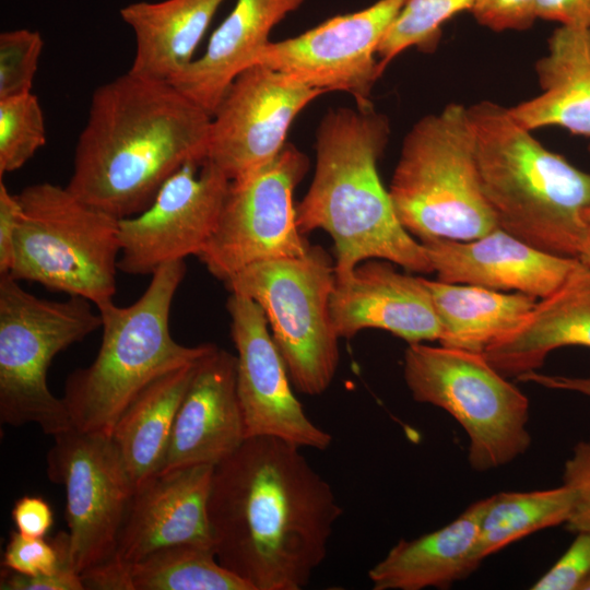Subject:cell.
Segmentation results:
<instances>
[{"label":"cell","instance_id":"cell-37","mask_svg":"<svg viewBox=\"0 0 590 590\" xmlns=\"http://www.w3.org/2000/svg\"><path fill=\"white\" fill-rule=\"evenodd\" d=\"M1 590H85L80 575L72 568L52 574L23 575L2 567Z\"/></svg>","mask_w":590,"mask_h":590},{"label":"cell","instance_id":"cell-5","mask_svg":"<svg viewBox=\"0 0 590 590\" xmlns=\"http://www.w3.org/2000/svg\"><path fill=\"white\" fill-rule=\"evenodd\" d=\"M187 272L185 260L157 269L131 305L97 307L102 342L94 361L66 379L62 400L72 426L111 436L130 402L158 377L193 364L215 344L187 346L170 334L172 304Z\"/></svg>","mask_w":590,"mask_h":590},{"label":"cell","instance_id":"cell-4","mask_svg":"<svg viewBox=\"0 0 590 590\" xmlns=\"http://www.w3.org/2000/svg\"><path fill=\"white\" fill-rule=\"evenodd\" d=\"M483 194L498 227L548 253L578 258L590 206V173L547 150L508 108H468Z\"/></svg>","mask_w":590,"mask_h":590},{"label":"cell","instance_id":"cell-42","mask_svg":"<svg viewBox=\"0 0 590 590\" xmlns=\"http://www.w3.org/2000/svg\"><path fill=\"white\" fill-rule=\"evenodd\" d=\"M517 379L524 382H534L548 389L578 392L590 398V376L569 377L562 375H545L533 370L517 376Z\"/></svg>","mask_w":590,"mask_h":590},{"label":"cell","instance_id":"cell-32","mask_svg":"<svg viewBox=\"0 0 590 590\" xmlns=\"http://www.w3.org/2000/svg\"><path fill=\"white\" fill-rule=\"evenodd\" d=\"M44 42L38 31L0 34V99L32 93Z\"/></svg>","mask_w":590,"mask_h":590},{"label":"cell","instance_id":"cell-9","mask_svg":"<svg viewBox=\"0 0 590 590\" xmlns=\"http://www.w3.org/2000/svg\"><path fill=\"white\" fill-rule=\"evenodd\" d=\"M403 376L416 402L445 410L465 430L473 470L506 465L529 449V400L483 353L412 343Z\"/></svg>","mask_w":590,"mask_h":590},{"label":"cell","instance_id":"cell-23","mask_svg":"<svg viewBox=\"0 0 590 590\" xmlns=\"http://www.w3.org/2000/svg\"><path fill=\"white\" fill-rule=\"evenodd\" d=\"M487 497L474 502L445 527L413 540H400L368 571L374 590L448 588L468 577L475 563Z\"/></svg>","mask_w":590,"mask_h":590},{"label":"cell","instance_id":"cell-11","mask_svg":"<svg viewBox=\"0 0 590 590\" xmlns=\"http://www.w3.org/2000/svg\"><path fill=\"white\" fill-rule=\"evenodd\" d=\"M308 166L286 143L270 163L231 180L217 226L198 256L214 278L224 282L252 263L307 253L293 194Z\"/></svg>","mask_w":590,"mask_h":590},{"label":"cell","instance_id":"cell-25","mask_svg":"<svg viewBox=\"0 0 590 590\" xmlns=\"http://www.w3.org/2000/svg\"><path fill=\"white\" fill-rule=\"evenodd\" d=\"M225 0L139 1L119 14L134 36L130 72L172 82L194 59L213 16Z\"/></svg>","mask_w":590,"mask_h":590},{"label":"cell","instance_id":"cell-7","mask_svg":"<svg viewBox=\"0 0 590 590\" xmlns=\"http://www.w3.org/2000/svg\"><path fill=\"white\" fill-rule=\"evenodd\" d=\"M17 196L22 217L9 275L83 297L96 308L114 302L119 220L47 181Z\"/></svg>","mask_w":590,"mask_h":590},{"label":"cell","instance_id":"cell-45","mask_svg":"<svg viewBox=\"0 0 590 590\" xmlns=\"http://www.w3.org/2000/svg\"><path fill=\"white\" fill-rule=\"evenodd\" d=\"M589 151H590V145H589Z\"/></svg>","mask_w":590,"mask_h":590},{"label":"cell","instance_id":"cell-30","mask_svg":"<svg viewBox=\"0 0 590 590\" xmlns=\"http://www.w3.org/2000/svg\"><path fill=\"white\" fill-rule=\"evenodd\" d=\"M473 3L474 0H406L379 45L381 73L409 48H436L442 24L462 11H471Z\"/></svg>","mask_w":590,"mask_h":590},{"label":"cell","instance_id":"cell-8","mask_svg":"<svg viewBox=\"0 0 590 590\" xmlns=\"http://www.w3.org/2000/svg\"><path fill=\"white\" fill-rule=\"evenodd\" d=\"M80 296L48 300L0 275V421L35 424L52 437L71 429L62 398L49 390L54 357L101 329L102 317Z\"/></svg>","mask_w":590,"mask_h":590},{"label":"cell","instance_id":"cell-3","mask_svg":"<svg viewBox=\"0 0 590 590\" xmlns=\"http://www.w3.org/2000/svg\"><path fill=\"white\" fill-rule=\"evenodd\" d=\"M389 135V119L373 106L329 109L318 127L315 174L296 208V222L302 234L323 229L332 237L335 279L371 259L410 272H434L425 247L400 223L379 177Z\"/></svg>","mask_w":590,"mask_h":590},{"label":"cell","instance_id":"cell-1","mask_svg":"<svg viewBox=\"0 0 590 590\" xmlns=\"http://www.w3.org/2000/svg\"><path fill=\"white\" fill-rule=\"evenodd\" d=\"M300 449L248 437L214 465L208 510L215 555L252 590L304 589L342 515Z\"/></svg>","mask_w":590,"mask_h":590},{"label":"cell","instance_id":"cell-6","mask_svg":"<svg viewBox=\"0 0 590 590\" xmlns=\"http://www.w3.org/2000/svg\"><path fill=\"white\" fill-rule=\"evenodd\" d=\"M389 194L402 226L421 243L471 240L498 227L483 194L468 108L450 103L405 135Z\"/></svg>","mask_w":590,"mask_h":590},{"label":"cell","instance_id":"cell-15","mask_svg":"<svg viewBox=\"0 0 590 590\" xmlns=\"http://www.w3.org/2000/svg\"><path fill=\"white\" fill-rule=\"evenodd\" d=\"M322 94L266 66L248 68L211 116L206 158L231 180L262 167L285 146L296 116Z\"/></svg>","mask_w":590,"mask_h":590},{"label":"cell","instance_id":"cell-34","mask_svg":"<svg viewBox=\"0 0 590 590\" xmlns=\"http://www.w3.org/2000/svg\"><path fill=\"white\" fill-rule=\"evenodd\" d=\"M563 484L574 494V506L565 527L573 533L590 532V441H579L566 460Z\"/></svg>","mask_w":590,"mask_h":590},{"label":"cell","instance_id":"cell-33","mask_svg":"<svg viewBox=\"0 0 590 590\" xmlns=\"http://www.w3.org/2000/svg\"><path fill=\"white\" fill-rule=\"evenodd\" d=\"M1 566L34 576L72 568L69 534L59 532L51 541L11 532Z\"/></svg>","mask_w":590,"mask_h":590},{"label":"cell","instance_id":"cell-10","mask_svg":"<svg viewBox=\"0 0 590 590\" xmlns=\"http://www.w3.org/2000/svg\"><path fill=\"white\" fill-rule=\"evenodd\" d=\"M223 283L229 293L262 308L295 389L306 396L323 393L340 359L329 310L334 261L328 253L310 245L303 257L252 263Z\"/></svg>","mask_w":590,"mask_h":590},{"label":"cell","instance_id":"cell-12","mask_svg":"<svg viewBox=\"0 0 590 590\" xmlns=\"http://www.w3.org/2000/svg\"><path fill=\"white\" fill-rule=\"evenodd\" d=\"M47 475L66 488L73 569L81 575L114 558L135 486L111 436L74 427L55 436Z\"/></svg>","mask_w":590,"mask_h":590},{"label":"cell","instance_id":"cell-24","mask_svg":"<svg viewBox=\"0 0 590 590\" xmlns=\"http://www.w3.org/2000/svg\"><path fill=\"white\" fill-rule=\"evenodd\" d=\"M542 93L508 108L523 128L557 126L590 137V27L560 25L535 64Z\"/></svg>","mask_w":590,"mask_h":590},{"label":"cell","instance_id":"cell-22","mask_svg":"<svg viewBox=\"0 0 590 590\" xmlns=\"http://www.w3.org/2000/svg\"><path fill=\"white\" fill-rule=\"evenodd\" d=\"M570 345L590 349V270L581 262L483 354L500 374L517 377L540 368L552 351Z\"/></svg>","mask_w":590,"mask_h":590},{"label":"cell","instance_id":"cell-38","mask_svg":"<svg viewBox=\"0 0 590 590\" xmlns=\"http://www.w3.org/2000/svg\"><path fill=\"white\" fill-rule=\"evenodd\" d=\"M22 217L19 196L9 191L0 179V275L9 274L15 248V237Z\"/></svg>","mask_w":590,"mask_h":590},{"label":"cell","instance_id":"cell-13","mask_svg":"<svg viewBox=\"0 0 590 590\" xmlns=\"http://www.w3.org/2000/svg\"><path fill=\"white\" fill-rule=\"evenodd\" d=\"M229 182L208 158L181 166L146 209L119 220L118 270L152 275L167 263L198 257L217 226Z\"/></svg>","mask_w":590,"mask_h":590},{"label":"cell","instance_id":"cell-29","mask_svg":"<svg viewBox=\"0 0 590 590\" xmlns=\"http://www.w3.org/2000/svg\"><path fill=\"white\" fill-rule=\"evenodd\" d=\"M133 590H252L219 562L213 547L176 545L130 567Z\"/></svg>","mask_w":590,"mask_h":590},{"label":"cell","instance_id":"cell-14","mask_svg":"<svg viewBox=\"0 0 590 590\" xmlns=\"http://www.w3.org/2000/svg\"><path fill=\"white\" fill-rule=\"evenodd\" d=\"M405 1L378 0L363 10L333 16L298 36L270 42L255 64L324 93H347L357 107H370L373 87L382 74L377 51Z\"/></svg>","mask_w":590,"mask_h":590},{"label":"cell","instance_id":"cell-2","mask_svg":"<svg viewBox=\"0 0 590 590\" xmlns=\"http://www.w3.org/2000/svg\"><path fill=\"white\" fill-rule=\"evenodd\" d=\"M210 127L173 84L128 70L94 90L66 187L118 220L133 216L181 166L206 158Z\"/></svg>","mask_w":590,"mask_h":590},{"label":"cell","instance_id":"cell-36","mask_svg":"<svg viewBox=\"0 0 590 590\" xmlns=\"http://www.w3.org/2000/svg\"><path fill=\"white\" fill-rule=\"evenodd\" d=\"M538 0H474L471 13L483 26L495 31H524L533 24Z\"/></svg>","mask_w":590,"mask_h":590},{"label":"cell","instance_id":"cell-26","mask_svg":"<svg viewBox=\"0 0 590 590\" xmlns=\"http://www.w3.org/2000/svg\"><path fill=\"white\" fill-rule=\"evenodd\" d=\"M198 362L152 381L130 402L115 424L111 438L135 487L164 467L177 411Z\"/></svg>","mask_w":590,"mask_h":590},{"label":"cell","instance_id":"cell-17","mask_svg":"<svg viewBox=\"0 0 590 590\" xmlns=\"http://www.w3.org/2000/svg\"><path fill=\"white\" fill-rule=\"evenodd\" d=\"M214 465L160 472L135 487L119 531L115 559L130 568L176 545L213 547L209 496Z\"/></svg>","mask_w":590,"mask_h":590},{"label":"cell","instance_id":"cell-20","mask_svg":"<svg viewBox=\"0 0 590 590\" xmlns=\"http://www.w3.org/2000/svg\"><path fill=\"white\" fill-rule=\"evenodd\" d=\"M236 364V355L216 345L198 362L177 411L161 472L216 465L245 441Z\"/></svg>","mask_w":590,"mask_h":590},{"label":"cell","instance_id":"cell-21","mask_svg":"<svg viewBox=\"0 0 590 590\" xmlns=\"http://www.w3.org/2000/svg\"><path fill=\"white\" fill-rule=\"evenodd\" d=\"M303 2L236 0L234 9L211 35L203 54L170 84L212 116L233 81L255 64L271 42L273 27Z\"/></svg>","mask_w":590,"mask_h":590},{"label":"cell","instance_id":"cell-43","mask_svg":"<svg viewBox=\"0 0 590 590\" xmlns=\"http://www.w3.org/2000/svg\"><path fill=\"white\" fill-rule=\"evenodd\" d=\"M585 236L578 260L590 270V206L585 211Z\"/></svg>","mask_w":590,"mask_h":590},{"label":"cell","instance_id":"cell-40","mask_svg":"<svg viewBox=\"0 0 590 590\" xmlns=\"http://www.w3.org/2000/svg\"><path fill=\"white\" fill-rule=\"evenodd\" d=\"M80 577L85 589L133 590L130 568L119 564L115 557L86 569Z\"/></svg>","mask_w":590,"mask_h":590},{"label":"cell","instance_id":"cell-18","mask_svg":"<svg viewBox=\"0 0 590 590\" xmlns=\"http://www.w3.org/2000/svg\"><path fill=\"white\" fill-rule=\"evenodd\" d=\"M392 262L371 259L335 279L329 310L339 338L380 329L409 344L439 341L441 328L424 278L398 272Z\"/></svg>","mask_w":590,"mask_h":590},{"label":"cell","instance_id":"cell-39","mask_svg":"<svg viewBox=\"0 0 590 590\" xmlns=\"http://www.w3.org/2000/svg\"><path fill=\"white\" fill-rule=\"evenodd\" d=\"M12 520L19 532L44 538L51 529L54 515L50 505L39 496H22L13 505Z\"/></svg>","mask_w":590,"mask_h":590},{"label":"cell","instance_id":"cell-44","mask_svg":"<svg viewBox=\"0 0 590 590\" xmlns=\"http://www.w3.org/2000/svg\"><path fill=\"white\" fill-rule=\"evenodd\" d=\"M581 590H590V576L586 580V582L582 585Z\"/></svg>","mask_w":590,"mask_h":590},{"label":"cell","instance_id":"cell-27","mask_svg":"<svg viewBox=\"0 0 590 590\" xmlns=\"http://www.w3.org/2000/svg\"><path fill=\"white\" fill-rule=\"evenodd\" d=\"M441 333L440 345L484 353L516 328L536 305V297L468 284L424 279Z\"/></svg>","mask_w":590,"mask_h":590},{"label":"cell","instance_id":"cell-35","mask_svg":"<svg viewBox=\"0 0 590 590\" xmlns=\"http://www.w3.org/2000/svg\"><path fill=\"white\" fill-rule=\"evenodd\" d=\"M590 576V532H578L557 562L531 587L533 590H581Z\"/></svg>","mask_w":590,"mask_h":590},{"label":"cell","instance_id":"cell-19","mask_svg":"<svg viewBox=\"0 0 590 590\" xmlns=\"http://www.w3.org/2000/svg\"><path fill=\"white\" fill-rule=\"evenodd\" d=\"M437 280L545 298L580 264L578 258L542 251L500 227L471 239L422 243Z\"/></svg>","mask_w":590,"mask_h":590},{"label":"cell","instance_id":"cell-31","mask_svg":"<svg viewBox=\"0 0 590 590\" xmlns=\"http://www.w3.org/2000/svg\"><path fill=\"white\" fill-rule=\"evenodd\" d=\"M46 143L44 114L32 93L0 99V177L23 167Z\"/></svg>","mask_w":590,"mask_h":590},{"label":"cell","instance_id":"cell-28","mask_svg":"<svg viewBox=\"0 0 590 590\" xmlns=\"http://www.w3.org/2000/svg\"><path fill=\"white\" fill-rule=\"evenodd\" d=\"M573 506L574 494L564 484L547 489L499 492L487 497L475 548L476 565L529 534L565 524Z\"/></svg>","mask_w":590,"mask_h":590},{"label":"cell","instance_id":"cell-16","mask_svg":"<svg viewBox=\"0 0 590 590\" xmlns=\"http://www.w3.org/2000/svg\"><path fill=\"white\" fill-rule=\"evenodd\" d=\"M226 308L237 352L236 388L246 437L267 436L300 448H329L331 434L312 423L294 394L262 308L235 293H231Z\"/></svg>","mask_w":590,"mask_h":590},{"label":"cell","instance_id":"cell-41","mask_svg":"<svg viewBox=\"0 0 590 590\" xmlns=\"http://www.w3.org/2000/svg\"><path fill=\"white\" fill-rule=\"evenodd\" d=\"M536 14L560 25L590 27V0H538Z\"/></svg>","mask_w":590,"mask_h":590}]
</instances>
